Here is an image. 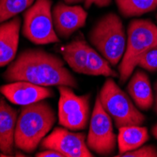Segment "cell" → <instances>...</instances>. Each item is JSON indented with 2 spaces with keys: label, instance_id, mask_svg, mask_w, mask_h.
<instances>
[{
  "label": "cell",
  "instance_id": "obj_1",
  "mask_svg": "<svg viewBox=\"0 0 157 157\" xmlns=\"http://www.w3.org/2000/svg\"><path fill=\"white\" fill-rule=\"evenodd\" d=\"M3 76L9 82L25 81L44 87L78 88L75 77L64 66L63 60L44 49L23 51L8 67Z\"/></svg>",
  "mask_w": 157,
  "mask_h": 157
},
{
  "label": "cell",
  "instance_id": "obj_2",
  "mask_svg": "<svg viewBox=\"0 0 157 157\" xmlns=\"http://www.w3.org/2000/svg\"><path fill=\"white\" fill-rule=\"evenodd\" d=\"M56 122L54 108L44 100L25 105L18 116L14 144L19 150L32 153Z\"/></svg>",
  "mask_w": 157,
  "mask_h": 157
},
{
  "label": "cell",
  "instance_id": "obj_3",
  "mask_svg": "<svg viewBox=\"0 0 157 157\" xmlns=\"http://www.w3.org/2000/svg\"><path fill=\"white\" fill-rule=\"evenodd\" d=\"M157 45V25L147 19L133 20L127 29L126 49L119 66V78L124 84L134 73L139 59Z\"/></svg>",
  "mask_w": 157,
  "mask_h": 157
},
{
  "label": "cell",
  "instance_id": "obj_4",
  "mask_svg": "<svg viewBox=\"0 0 157 157\" xmlns=\"http://www.w3.org/2000/svg\"><path fill=\"white\" fill-rule=\"evenodd\" d=\"M90 44L113 66L122 59L126 49L123 24L116 13L101 17L89 33Z\"/></svg>",
  "mask_w": 157,
  "mask_h": 157
},
{
  "label": "cell",
  "instance_id": "obj_5",
  "mask_svg": "<svg viewBox=\"0 0 157 157\" xmlns=\"http://www.w3.org/2000/svg\"><path fill=\"white\" fill-rule=\"evenodd\" d=\"M104 108L114 120L117 128L129 125H142L146 117L133 104L128 96L112 78H108L99 94Z\"/></svg>",
  "mask_w": 157,
  "mask_h": 157
},
{
  "label": "cell",
  "instance_id": "obj_6",
  "mask_svg": "<svg viewBox=\"0 0 157 157\" xmlns=\"http://www.w3.org/2000/svg\"><path fill=\"white\" fill-rule=\"evenodd\" d=\"M51 0H36L24 14L23 35L35 44L59 42L53 22Z\"/></svg>",
  "mask_w": 157,
  "mask_h": 157
},
{
  "label": "cell",
  "instance_id": "obj_7",
  "mask_svg": "<svg viewBox=\"0 0 157 157\" xmlns=\"http://www.w3.org/2000/svg\"><path fill=\"white\" fill-rule=\"evenodd\" d=\"M59 122L70 130H84L90 118V95H77L68 86H59Z\"/></svg>",
  "mask_w": 157,
  "mask_h": 157
},
{
  "label": "cell",
  "instance_id": "obj_8",
  "mask_svg": "<svg viewBox=\"0 0 157 157\" xmlns=\"http://www.w3.org/2000/svg\"><path fill=\"white\" fill-rule=\"evenodd\" d=\"M116 143L117 136L113 130L111 117L104 108L98 96L90 118L87 145L93 152L108 156L115 151Z\"/></svg>",
  "mask_w": 157,
  "mask_h": 157
},
{
  "label": "cell",
  "instance_id": "obj_9",
  "mask_svg": "<svg viewBox=\"0 0 157 157\" xmlns=\"http://www.w3.org/2000/svg\"><path fill=\"white\" fill-rule=\"evenodd\" d=\"M40 147L60 152L63 157H93L84 133H74L67 128L56 127L40 142Z\"/></svg>",
  "mask_w": 157,
  "mask_h": 157
},
{
  "label": "cell",
  "instance_id": "obj_10",
  "mask_svg": "<svg viewBox=\"0 0 157 157\" xmlns=\"http://www.w3.org/2000/svg\"><path fill=\"white\" fill-rule=\"evenodd\" d=\"M0 93L17 105H28L54 96L50 88L25 81H14L0 87Z\"/></svg>",
  "mask_w": 157,
  "mask_h": 157
},
{
  "label": "cell",
  "instance_id": "obj_11",
  "mask_svg": "<svg viewBox=\"0 0 157 157\" xmlns=\"http://www.w3.org/2000/svg\"><path fill=\"white\" fill-rule=\"evenodd\" d=\"M55 30L62 39L69 38L86 25L88 13L80 6H72L59 2L53 9Z\"/></svg>",
  "mask_w": 157,
  "mask_h": 157
},
{
  "label": "cell",
  "instance_id": "obj_12",
  "mask_svg": "<svg viewBox=\"0 0 157 157\" xmlns=\"http://www.w3.org/2000/svg\"><path fill=\"white\" fill-rule=\"evenodd\" d=\"M21 19L18 16L0 25V67L10 63L15 58L20 36Z\"/></svg>",
  "mask_w": 157,
  "mask_h": 157
},
{
  "label": "cell",
  "instance_id": "obj_13",
  "mask_svg": "<svg viewBox=\"0 0 157 157\" xmlns=\"http://www.w3.org/2000/svg\"><path fill=\"white\" fill-rule=\"evenodd\" d=\"M18 112L0 96V151L3 156L13 155Z\"/></svg>",
  "mask_w": 157,
  "mask_h": 157
},
{
  "label": "cell",
  "instance_id": "obj_14",
  "mask_svg": "<svg viewBox=\"0 0 157 157\" xmlns=\"http://www.w3.org/2000/svg\"><path fill=\"white\" fill-rule=\"evenodd\" d=\"M129 96L141 110H149L154 104V95L149 76L143 71L137 70L133 74L127 86Z\"/></svg>",
  "mask_w": 157,
  "mask_h": 157
},
{
  "label": "cell",
  "instance_id": "obj_15",
  "mask_svg": "<svg viewBox=\"0 0 157 157\" xmlns=\"http://www.w3.org/2000/svg\"><path fill=\"white\" fill-rule=\"evenodd\" d=\"M149 140V133L146 127L139 125H129L119 128L118 146L119 154L136 150L143 146ZM118 154V155H119Z\"/></svg>",
  "mask_w": 157,
  "mask_h": 157
},
{
  "label": "cell",
  "instance_id": "obj_16",
  "mask_svg": "<svg viewBox=\"0 0 157 157\" xmlns=\"http://www.w3.org/2000/svg\"><path fill=\"white\" fill-rule=\"evenodd\" d=\"M87 48L85 40H73L61 48V54L68 65L77 74L87 75Z\"/></svg>",
  "mask_w": 157,
  "mask_h": 157
},
{
  "label": "cell",
  "instance_id": "obj_17",
  "mask_svg": "<svg viewBox=\"0 0 157 157\" xmlns=\"http://www.w3.org/2000/svg\"><path fill=\"white\" fill-rule=\"evenodd\" d=\"M110 63L104 59V56L88 45L87 48V75H102L107 77H119V74L114 71Z\"/></svg>",
  "mask_w": 157,
  "mask_h": 157
},
{
  "label": "cell",
  "instance_id": "obj_18",
  "mask_svg": "<svg viewBox=\"0 0 157 157\" xmlns=\"http://www.w3.org/2000/svg\"><path fill=\"white\" fill-rule=\"evenodd\" d=\"M121 14L124 17H136L157 9V0H115Z\"/></svg>",
  "mask_w": 157,
  "mask_h": 157
},
{
  "label": "cell",
  "instance_id": "obj_19",
  "mask_svg": "<svg viewBox=\"0 0 157 157\" xmlns=\"http://www.w3.org/2000/svg\"><path fill=\"white\" fill-rule=\"evenodd\" d=\"M36 0H0V24L30 8Z\"/></svg>",
  "mask_w": 157,
  "mask_h": 157
},
{
  "label": "cell",
  "instance_id": "obj_20",
  "mask_svg": "<svg viewBox=\"0 0 157 157\" xmlns=\"http://www.w3.org/2000/svg\"><path fill=\"white\" fill-rule=\"evenodd\" d=\"M137 66L143 68L149 72H156L157 71V45L150 49L143 56L139 59Z\"/></svg>",
  "mask_w": 157,
  "mask_h": 157
},
{
  "label": "cell",
  "instance_id": "obj_21",
  "mask_svg": "<svg viewBox=\"0 0 157 157\" xmlns=\"http://www.w3.org/2000/svg\"><path fill=\"white\" fill-rule=\"evenodd\" d=\"M118 157H157V148L153 145L141 146L136 150L115 155Z\"/></svg>",
  "mask_w": 157,
  "mask_h": 157
},
{
  "label": "cell",
  "instance_id": "obj_22",
  "mask_svg": "<svg viewBox=\"0 0 157 157\" xmlns=\"http://www.w3.org/2000/svg\"><path fill=\"white\" fill-rule=\"evenodd\" d=\"M85 3V8H90L91 5L95 4L97 7L100 8H103V7H107L110 5L111 3V0H85L84 1Z\"/></svg>",
  "mask_w": 157,
  "mask_h": 157
},
{
  "label": "cell",
  "instance_id": "obj_23",
  "mask_svg": "<svg viewBox=\"0 0 157 157\" xmlns=\"http://www.w3.org/2000/svg\"><path fill=\"white\" fill-rule=\"evenodd\" d=\"M37 157H63V155L56 151H54V150H50V149H47L44 151H40V152H38L36 154Z\"/></svg>",
  "mask_w": 157,
  "mask_h": 157
},
{
  "label": "cell",
  "instance_id": "obj_24",
  "mask_svg": "<svg viewBox=\"0 0 157 157\" xmlns=\"http://www.w3.org/2000/svg\"><path fill=\"white\" fill-rule=\"evenodd\" d=\"M154 111L157 114V80L154 83Z\"/></svg>",
  "mask_w": 157,
  "mask_h": 157
},
{
  "label": "cell",
  "instance_id": "obj_25",
  "mask_svg": "<svg viewBox=\"0 0 157 157\" xmlns=\"http://www.w3.org/2000/svg\"><path fill=\"white\" fill-rule=\"evenodd\" d=\"M65 3L67 4H77V3H81L85 0H64Z\"/></svg>",
  "mask_w": 157,
  "mask_h": 157
},
{
  "label": "cell",
  "instance_id": "obj_26",
  "mask_svg": "<svg viewBox=\"0 0 157 157\" xmlns=\"http://www.w3.org/2000/svg\"><path fill=\"white\" fill-rule=\"evenodd\" d=\"M151 132H152V135L154 136V137L157 139V124H155L153 127H152V129H151Z\"/></svg>",
  "mask_w": 157,
  "mask_h": 157
},
{
  "label": "cell",
  "instance_id": "obj_27",
  "mask_svg": "<svg viewBox=\"0 0 157 157\" xmlns=\"http://www.w3.org/2000/svg\"><path fill=\"white\" fill-rule=\"evenodd\" d=\"M0 156H3V154H2V152H1V151H0Z\"/></svg>",
  "mask_w": 157,
  "mask_h": 157
},
{
  "label": "cell",
  "instance_id": "obj_28",
  "mask_svg": "<svg viewBox=\"0 0 157 157\" xmlns=\"http://www.w3.org/2000/svg\"><path fill=\"white\" fill-rule=\"evenodd\" d=\"M155 17H156V21H157V14H156V16H155Z\"/></svg>",
  "mask_w": 157,
  "mask_h": 157
}]
</instances>
